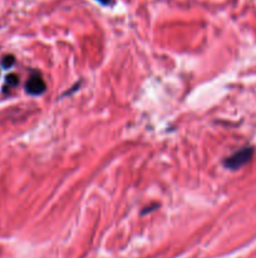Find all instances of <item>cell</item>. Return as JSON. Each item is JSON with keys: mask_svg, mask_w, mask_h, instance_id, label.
<instances>
[{"mask_svg": "<svg viewBox=\"0 0 256 258\" xmlns=\"http://www.w3.org/2000/svg\"><path fill=\"white\" fill-rule=\"evenodd\" d=\"M25 89H27V92L29 93V95L39 96L46 92V82H44V80H43L40 74L34 73L32 74L29 80H28L27 85H25Z\"/></svg>", "mask_w": 256, "mask_h": 258, "instance_id": "cell-2", "label": "cell"}, {"mask_svg": "<svg viewBox=\"0 0 256 258\" xmlns=\"http://www.w3.org/2000/svg\"><path fill=\"white\" fill-rule=\"evenodd\" d=\"M98 1L101 4H103V5H107V4L111 3V0H98Z\"/></svg>", "mask_w": 256, "mask_h": 258, "instance_id": "cell-5", "label": "cell"}, {"mask_svg": "<svg viewBox=\"0 0 256 258\" xmlns=\"http://www.w3.org/2000/svg\"><path fill=\"white\" fill-rule=\"evenodd\" d=\"M18 82H19V77L16 76V74H14V73L8 74L5 78V87H4V91L10 89V88H14V87L18 85Z\"/></svg>", "mask_w": 256, "mask_h": 258, "instance_id": "cell-3", "label": "cell"}, {"mask_svg": "<svg viewBox=\"0 0 256 258\" xmlns=\"http://www.w3.org/2000/svg\"><path fill=\"white\" fill-rule=\"evenodd\" d=\"M253 155H254L253 148L241 149V150H239L238 153H235L234 155H231V156L227 157V159L225 160V166L231 170L240 169L241 166H244L245 164H247L250 161Z\"/></svg>", "mask_w": 256, "mask_h": 258, "instance_id": "cell-1", "label": "cell"}, {"mask_svg": "<svg viewBox=\"0 0 256 258\" xmlns=\"http://www.w3.org/2000/svg\"><path fill=\"white\" fill-rule=\"evenodd\" d=\"M16 63V58H14V55L12 54H8L5 55L3 58V61H1V66H3L5 69H8V68H12V66Z\"/></svg>", "mask_w": 256, "mask_h": 258, "instance_id": "cell-4", "label": "cell"}]
</instances>
